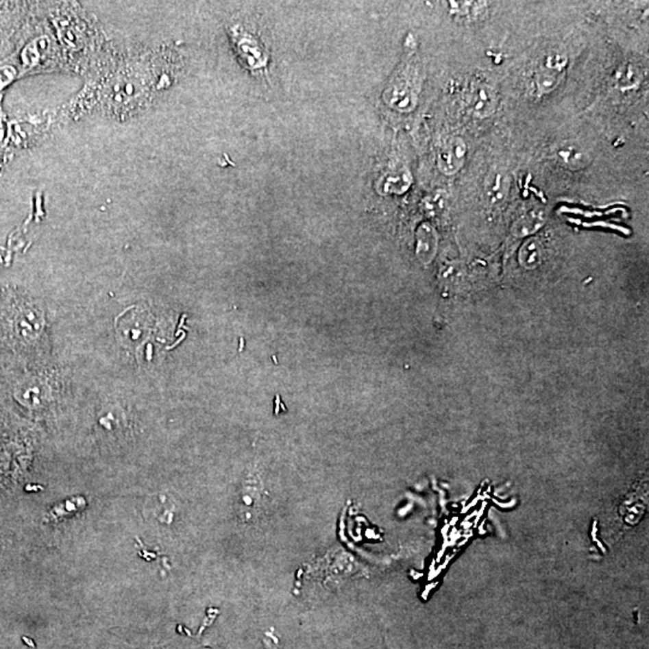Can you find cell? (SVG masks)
I'll return each instance as SVG.
<instances>
[{
	"label": "cell",
	"mask_w": 649,
	"mask_h": 649,
	"mask_svg": "<svg viewBox=\"0 0 649 649\" xmlns=\"http://www.w3.org/2000/svg\"><path fill=\"white\" fill-rule=\"evenodd\" d=\"M14 76V70L12 67H1L0 69V90L3 89Z\"/></svg>",
	"instance_id": "obj_11"
},
{
	"label": "cell",
	"mask_w": 649,
	"mask_h": 649,
	"mask_svg": "<svg viewBox=\"0 0 649 649\" xmlns=\"http://www.w3.org/2000/svg\"><path fill=\"white\" fill-rule=\"evenodd\" d=\"M467 157V145L465 140L458 136H450L441 143L436 162L439 170L444 175H456L465 166Z\"/></svg>",
	"instance_id": "obj_2"
},
{
	"label": "cell",
	"mask_w": 649,
	"mask_h": 649,
	"mask_svg": "<svg viewBox=\"0 0 649 649\" xmlns=\"http://www.w3.org/2000/svg\"><path fill=\"white\" fill-rule=\"evenodd\" d=\"M386 103L401 112H409L415 107L417 93L407 77H399L385 92Z\"/></svg>",
	"instance_id": "obj_4"
},
{
	"label": "cell",
	"mask_w": 649,
	"mask_h": 649,
	"mask_svg": "<svg viewBox=\"0 0 649 649\" xmlns=\"http://www.w3.org/2000/svg\"><path fill=\"white\" fill-rule=\"evenodd\" d=\"M558 158L570 170H581L591 162V157L584 148L577 145H565L558 149Z\"/></svg>",
	"instance_id": "obj_7"
},
{
	"label": "cell",
	"mask_w": 649,
	"mask_h": 649,
	"mask_svg": "<svg viewBox=\"0 0 649 649\" xmlns=\"http://www.w3.org/2000/svg\"><path fill=\"white\" fill-rule=\"evenodd\" d=\"M521 259L526 265H533L538 261V259H539V249H538V244L534 241H531V242L526 243V246H523Z\"/></svg>",
	"instance_id": "obj_10"
},
{
	"label": "cell",
	"mask_w": 649,
	"mask_h": 649,
	"mask_svg": "<svg viewBox=\"0 0 649 649\" xmlns=\"http://www.w3.org/2000/svg\"><path fill=\"white\" fill-rule=\"evenodd\" d=\"M237 34L240 35H236V41L240 43V51L242 52L248 67L251 69L264 67L266 64V54L259 43H256L255 40L246 33Z\"/></svg>",
	"instance_id": "obj_6"
},
{
	"label": "cell",
	"mask_w": 649,
	"mask_h": 649,
	"mask_svg": "<svg viewBox=\"0 0 649 649\" xmlns=\"http://www.w3.org/2000/svg\"><path fill=\"white\" fill-rule=\"evenodd\" d=\"M568 56L564 51L551 50L538 62L535 70L536 89L541 95L550 94L564 78L568 67Z\"/></svg>",
	"instance_id": "obj_1"
},
{
	"label": "cell",
	"mask_w": 649,
	"mask_h": 649,
	"mask_svg": "<svg viewBox=\"0 0 649 649\" xmlns=\"http://www.w3.org/2000/svg\"><path fill=\"white\" fill-rule=\"evenodd\" d=\"M468 104H469L471 112L476 117L487 118V117H491L497 109V93L493 89V87L487 83L478 82L473 85L470 89Z\"/></svg>",
	"instance_id": "obj_3"
},
{
	"label": "cell",
	"mask_w": 649,
	"mask_h": 649,
	"mask_svg": "<svg viewBox=\"0 0 649 649\" xmlns=\"http://www.w3.org/2000/svg\"><path fill=\"white\" fill-rule=\"evenodd\" d=\"M510 189V180L500 169H493L484 183L485 198L489 204H499L507 198Z\"/></svg>",
	"instance_id": "obj_5"
},
{
	"label": "cell",
	"mask_w": 649,
	"mask_h": 649,
	"mask_svg": "<svg viewBox=\"0 0 649 649\" xmlns=\"http://www.w3.org/2000/svg\"><path fill=\"white\" fill-rule=\"evenodd\" d=\"M542 223H544V214L541 213L540 209H534L526 215H523L517 222L515 230L518 235H528L540 228Z\"/></svg>",
	"instance_id": "obj_8"
},
{
	"label": "cell",
	"mask_w": 649,
	"mask_h": 649,
	"mask_svg": "<svg viewBox=\"0 0 649 649\" xmlns=\"http://www.w3.org/2000/svg\"><path fill=\"white\" fill-rule=\"evenodd\" d=\"M412 184V175L407 172L392 173L385 180L384 188L386 193H403Z\"/></svg>",
	"instance_id": "obj_9"
}]
</instances>
